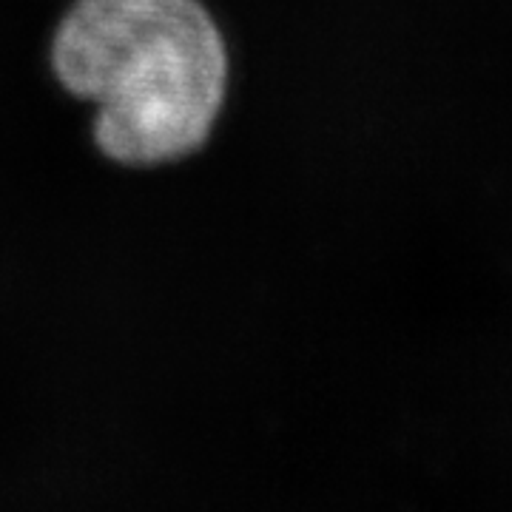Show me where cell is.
Here are the masks:
<instances>
[{"mask_svg":"<svg viewBox=\"0 0 512 512\" xmlns=\"http://www.w3.org/2000/svg\"><path fill=\"white\" fill-rule=\"evenodd\" d=\"M52 69L97 111V148L137 168L194 154L228 89L225 40L200 0H77Z\"/></svg>","mask_w":512,"mask_h":512,"instance_id":"1","label":"cell"}]
</instances>
